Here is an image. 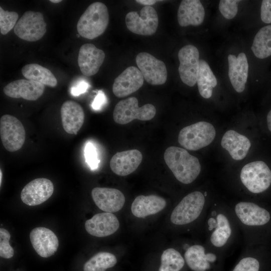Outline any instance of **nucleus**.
<instances>
[{"label": "nucleus", "instance_id": "nucleus-43", "mask_svg": "<svg viewBox=\"0 0 271 271\" xmlns=\"http://www.w3.org/2000/svg\"><path fill=\"white\" fill-rule=\"evenodd\" d=\"M50 2L53 3H59L62 2V0H50Z\"/></svg>", "mask_w": 271, "mask_h": 271}, {"label": "nucleus", "instance_id": "nucleus-41", "mask_svg": "<svg viewBox=\"0 0 271 271\" xmlns=\"http://www.w3.org/2000/svg\"><path fill=\"white\" fill-rule=\"evenodd\" d=\"M159 1H155V0H137L136 1V2L144 5L145 6H151L152 5H154L156 2H159Z\"/></svg>", "mask_w": 271, "mask_h": 271}, {"label": "nucleus", "instance_id": "nucleus-36", "mask_svg": "<svg viewBox=\"0 0 271 271\" xmlns=\"http://www.w3.org/2000/svg\"><path fill=\"white\" fill-rule=\"evenodd\" d=\"M260 264L254 257L246 256L242 258L232 271H259Z\"/></svg>", "mask_w": 271, "mask_h": 271}, {"label": "nucleus", "instance_id": "nucleus-2", "mask_svg": "<svg viewBox=\"0 0 271 271\" xmlns=\"http://www.w3.org/2000/svg\"><path fill=\"white\" fill-rule=\"evenodd\" d=\"M164 158L175 177L183 184L192 183L200 173L201 165L198 159L183 148L168 147L164 153Z\"/></svg>", "mask_w": 271, "mask_h": 271}, {"label": "nucleus", "instance_id": "nucleus-37", "mask_svg": "<svg viewBox=\"0 0 271 271\" xmlns=\"http://www.w3.org/2000/svg\"><path fill=\"white\" fill-rule=\"evenodd\" d=\"M85 157L86 162L91 169L95 170L98 167L99 161L97 158L96 149L91 143H88L86 145Z\"/></svg>", "mask_w": 271, "mask_h": 271}, {"label": "nucleus", "instance_id": "nucleus-33", "mask_svg": "<svg viewBox=\"0 0 271 271\" xmlns=\"http://www.w3.org/2000/svg\"><path fill=\"white\" fill-rule=\"evenodd\" d=\"M19 15L15 12L4 10L0 7V32L2 35L7 34L17 24Z\"/></svg>", "mask_w": 271, "mask_h": 271}, {"label": "nucleus", "instance_id": "nucleus-7", "mask_svg": "<svg viewBox=\"0 0 271 271\" xmlns=\"http://www.w3.org/2000/svg\"><path fill=\"white\" fill-rule=\"evenodd\" d=\"M240 180L248 192L259 194L266 191L271 184V170L265 162L253 161L241 169Z\"/></svg>", "mask_w": 271, "mask_h": 271}, {"label": "nucleus", "instance_id": "nucleus-42", "mask_svg": "<svg viewBox=\"0 0 271 271\" xmlns=\"http://www.w3.org/2000/svg\"><path fill=\"white\" fill-rule=\"evenodd\" d=\"M267 125L269 130L271 132V109L269 111L266 116Z\"/></svg>", "mask_w": 271, "mask_h": 271}, {"label": "nucleus", "instance_id": "nucleus-28", "mask_svg": "<svg viewBox=\"0 0 271 271\" xmlns=\"http://www.w3.org/2000/svg\"><path fill=\"white\" fill-rule=\"evenodd\" d=\"M21 72L28 80L39 82L51 87H55L57 85V79L51 71L39 64H27L22 68Z\"/></svg>", "mask_w": 271, "mask_h": 271}, {"label": "nucleus", "instance_id": "nucleus-15", "mask_svg": "<svg viewBox=\"0 0 271 271\" xmlns=\"http://www.w3.org/2000/svg\"><path fill=\"white\" fill-rule=\"evenodd\" d=\"M54 192L53 184L49 179L40 178L28 183L22 189L21 198L29 206L40 205L47 200Z\"/></svg>", "mask_w": 271, "mask_h": 271}, {"label": "nucleus", "instance_id": "nucleus-35", "mask_svg": "<svg viewBox=\"0 0 271 271\" xmlns=\"http://www.w3.org/2000/svg\"><path fill=\"white\" fill-rule=\"evenodd\" d=\"M240 2L237 0H221L219 2V10L225 18L232 19L237 13V5Z\"/></svg>", "mask_w": 271, "mask_h": 271}, {"label": "nucleus", "instance_id": "nucleus-1", "mask_svg": "<svg viewBox=\"0 0 271 271\" xmlns=\"http://www.w3.org/2000/svg\"><path fill=\"white\" fill-rule=\"evenodd\" d=\"M206 215V244L217 251L228 248L239 227L231 207L215 203L209 206Z\"/></svg>", "mask_w": 271, "mask_h": 271}, {"label": "nucleus", "instance_id": "nucleus-38", "mask_svg": "<svg viewBox=\"0 0 271 271\" xmlns=\"http://www.w3.org/2000/svg\"><path fill=\"white\" fill-rule=\"evenodd\" d=\"M260 17L264 24H271V0H263L261 2Z\"/></svg>", "mask_w": 271, "mask_h": 271}, {"label": "nucleus", "instance_id": "nucleus-22", "mask_svg": "<svg viewBox=\"0 0 271 271\" xmlns=\"http://www.w3.org/2000/svg\"><path fill=\"white\" fill-rule=\"evenodd\" d=\"M143 155L138 150L116 153L111 158L110 167L115 174L125 176L136 170L142 162Z\"/></svg>", "mask_w": 271, "mask_h": 271}, {"label": "nucleus", "instance_id": "nucleus-24", "mask_svg": "<svg viewBox=\"0 0 271 271\" xmlns=\"http://www.w3.org/2000/svg\"><path fill=\"white\" fill-rule=\"evenodd\" d=\"M63 127L69 134H77L84 120V112L82 106L72 100L64 102L61 107Z\"/></svg>", "mask_w": 271, "mask_h": 271}, {"label": "nucleus", "instance_id": "nucleus-9", "mask_svg": "<svg viewBox=\"0 0 271 271\" xmlns=\"http://www.w3.org/2000/svg\"><path fill=\"white\" fill-rule=\"evenodd\" d=\"M46 26L41 13L28 11L18 20L14 31L20 39L35 42L42 38L45 34Z\"/></svg>", "mask_w": 271, "mask_h": 271}, {"label": "nucleus", "instance_id": "nucleus-8", "mask_svg": "<svg viewBox=\"0 0 271 271\" xmlns=\"http://www.w3.org/2000/svg\"><path fill=\"white\" fill-rule=\"evenodd\" d=\"M156 109L152 104L138 106V100L131 97L119 101L115 106L113 112L114 121L120 124H125L135 119L149 120L155 115Z\"/></svg>", "mask_w": 271, "mask_h": 271}, {"label": "nucleus", "instance_id": "nucleus-18", "mask_svg": "<svg viewBox=\"0 0 271 271\" xmlns=\"http://www.w3.org/2000/svg\"><path fill=\"white\" fill-rule=\"evenodd\" d=\"M104 58L103 51L94 45L86 43L82 45L78 53V64L82 74L89 77L96 74Z\"/></svg>", "mask_w": 271, "mask_h": 271}, {"label": "nucleus", "instance_id": "nucleus-40", "mask_svg": "<svg viewBox=\"0 0 271 271\" xmlns=\"http://www.w3.org/2000/svg\"><path fill=\"white\" fill-rule=\"evenodd\" d=\"M107 99L105 95L100 90L95 97L92 104V108L96 110H99L106 102Z\"/></svg>", "mask_w": 271, "mask_h": 271}, {"label": "nucleus", "instance_id": "nucleus-11", "mask_svg": "<svg viewBox=\"0 0 271 271\" xmlns=\"http://www.w3.org/2000/svg\"><path fill=\"white\" fill-rule=\"evenodd\" d=\"M127 28L132 33L143 36H151L157 31L159 24L157 13L150 6L144 7L140 14L134 11L128 13L125 16Z\"/></svg>", "mask_w": 271, "mask_h": 271}, {"label": "nucleus", "instance_id": "nucleus-31", "mask_svg": "<svg viewBox=\"0 0 271 271\" xmlns=\"http://www.w3.org/2000/svg\"><path fill=\"white\" fill-rule=\"evenodd\" d=\"M117 262L114 255L107 252H100L90 258L83 266L84 271H105Z\"/></svg>", "mask_w": 271, "mask_h": 271}, {"label": "nucleus", "instance_id": "nucleus-10", "mask_svg": "<svg viewBox=\"0 0 271 271\" xmlns=\"http://www.w3.org/2000/svg\"><path fill=\"white\" fill-rule=\"evenodd\" d=\"M0 136L5 148L9 152L19 150L26 139V131L22 123L16 117L5 114L0 119Z\"/></svg>", "mask_w": 271, "mask_h": 271}, {"label": "nucleus", "instance_id": "nucleus-13", "mask_svg": "<svg viewBox=\"0 0 271 271\" xmlns=\"http://www.w3.org/2000/svg\"><path fill=\"white\" fill-rule=\"evenodd\" d=\"M179 73L182 82L189 86H193L197 82L199 69V53L198 49L192 45H186L178 52Z\"/></svg>", "mask_w": 271, "mask_h": 271}, {"label": "nucleus", "instance_id": "nucleus-16", "mask_svg": "<svg viewBox=\"0 0 271 271\" xmlns=\"http://www.w3.org/2000/svg\"><path fill=\"white\" fill-rule=\"evenodd\" d=\"M144 79L139 68L129 66L114 79L113 93L117 97H125L139 89L144 84Z\"/></svg>", "mask_w": 271, "mask_h": 271}, {"label": "nucleus", "instance_id": "nucleus-17", "mask_svg": "<svg viewBox=\"0 0 271 271\" xmlns=\"http://www.w3.org/2000/svg\"><path fill=\"white\" fill-rule=\"evenodd\" d=\"M45 90V85L28 79H18L8 83L3 89L7 96L14 98H22L35 101L39 98Z\"/></svg>", "mask_w": 271, "mask_h": 271}, {"label": "nucleus", "instance_id": "nucleus-3", "mask_svg": "<svg viewBox=\"0 0 271 271\" xmlns=\"http://www.w3.org/2000/svg\"><path fill=\"white\" fill-rule=\"evenodd\" d=\"M207 193L196 191L185 196L173 210L170 220L176 225L192 223L206 213L210 205L207 204Z\"/></svg>", "mask_w": 271, "mask_h": 271}, {"label": "nucleus", "instance_id": "nucleus-34", "mask_svg": "<svg viewBox=\"0 0 271 271\" xmlns=\"http://www.w3.org/2000/svg\"><path fill=\"white\" fill-rule=\"evenodd\" d=\"M11 238L10 232L5 228L0 229V256L5 258H10L14 254V250L9 243Z\"/></svg>", "mask_w": 271, "mask_h": 271}, {"label": "nucleus", "instance_id": "nucleus-30", "mask_svg": "<svg viewBox=\"0 0 271 271\" xmlns=\"http://www.w3.org/2000/svg\"><path fill=\"white\" fill-rule=\"evenodd\" d=\"M251 49L254 56L259 59L271 56V25L263 26L258 30Z\"/></svg>", "mask_w": 271, "mask_h": 271}, {"label": "nucleus", "instance_id": "nucleus-32", "mask_svg": "<svg viewBox=\"0 0 271 271\" xmlns=\"http://www.w3.org/2000/svg\"><path fill=\"white\" fill-rule=\"evenodd\" d=\"M159 271H180L185 264V259L173 248L165 250L161 255Z\"/></svg>", "mask_w": 271, "mask_h": 271}, {"label": "nucleus", "instance_id": "nucleus-27", "mask_svg": "<svg viewBox=\"0 0 271 271\" xmlns=\"http://www.w3.org/2000/svg\"><path fill=\"white\" fill-rule=\"evenodd\" d=\"M166 204L163 198L157 195H139L132 202L131 211L134 216L144 218L162 211Z\"/></svg>", "mask_w": 271, "mask_h": 271}, {"label": "nucleus", "instance_id": "nucleus-44", "mask_svg": "<svg viewBox=\"0 0 271 271\" xmlns=\"http://www.w3.org/2000/svg\"><path fill=\"white\" fill-rule=\"evenodd\" d=\"M2 172L1 170H0V185H1V183H2Z\"/></svg>", "mask_w": 271, "mask_h": 271}, {"label": "nucleus", "instance_id": "nucleus-19", "mask_svg": "<svg viewBox=\"0 0 271 271\" xmlns=\"http://www.w3.org/2000/svg\"><path fill=\"white\" fill-rule=\"evenodd\" d=\"M91 196L96 206L106 212H117L125 203L123 193L114 188H94L91 191Z\"/></svg>", "mask_w": 271, "mask_h": 271}, {"label": "nucleus", "instance_id": "nucleus-12", "mask_svg": "<svg viewBox=\"0 0 271 271\" xmlns=\"http://www.w3.org/2000/svg\"><path fill=\"white\" fill-rule=\"evenodd\" d=\"M136 61L144 78L153 85L164 84L167 78V70L165 63L152 55L141 52L136 58Z\"/></svg>", "mask_w": 271, "mask_h": 271}, {"label": "nucleus", "instance_id": "nucleus-39", "mask_svg": "<svg viewBox=\"0 0 271 271\" xmlns=\"http://www.w3.org/2000/svg\"><path fill=\"white\" fill-rule=\"evenodd\" d=\"M88 83L81 80L73 85L70 89V93L73 96H78L85 92L89 87Z\"/></svg>", "mask_w": 271, "mask_h": 271}, {"label": "nucleus", "instance_id": "nucleus-5", "mask_svg": "<svg viewBox=\"0 0 271 271\" xmlns=\"http://www.w3.org/2000/svg\"><path fill=\"white\" fill-rule=\"evenodd\" d=\"M230 207L245 238L252 229L267 224L271 218L268 211L253 202L240 201Z\"/></svg>", "mask_w": 271, "mask_h": 271}, {"label": "nucleus", "instance_id": "nucleus-21", "mask_svg": "<svg viewBox=\"0 0 271 271\" xmlns=\"http://www.w3.org/2000/svg\"><path fill=\"white\" fill-rule=\"evenodd\" d=\"M119 227V222L112 213L103 212L94 215L86 221L85 227L90 235L96 237H105L115 232Z\"/></svg>", "mask_w": 271, "mask_h": 271}, {"label": "nucleus", "instance_id": "nucleus-23", "mask_svg": "<svg viewBox=\"0 0 271 271\" xmlns=\"http://www.w3.org/2000/svg\"><path fill=\"white\" fill-rule=\"evenodd\" d=\"M228 76L235 90L241 93L244 90L248 72V64L246 55L240 53L237 57L228 56Z\"/></svg>", "mask_w": 271, "mask_h": 271}, {"label": "nucleus", "instance_id": "nucleus-26", "mask_svg": "<svg viewBox=\"0 0 271 271\" xmlns=\"http://www.w3.org/2000/svg\"><path fill=\"white\" fill-rule=\"evenodd\" d=\"M205 17L204 8L199 0L182 1L178 8L177 19L182 27L200 25Z\"/></svg>", "mask_w": 271, "mask_h": 271}, {"label": "nucleus", "instance_id": "nucleus-29", "mask_svg": "<svg viewBox=\"0 0 271 271\" xmlns=\"http://www.w3.org/2000/svg\"><path fill=\"white\" fill-rule=\"evenodd\" d=\"M197 83L200 95L206 99L211 97L213 89L217 84L216 78L209 65L203 59L199 61Z\"/></svg>", "mask_w": 271, "mask_h": 271}, {"label": "nucleus", "instance_id": "nucleus-25", "mask_svg": "<svg viewBox=\"0 0 271 271\" xmlns=\"http://www.w3.org/2000/svg\"><path fill=\"white\" fill-rule=\"evenodd\" d=\"M221 145L233 159L240 161L246 156L251 143L246 136L234 130H229L222 137Z\"/></svg>", "mask_w": 271, "mask_h": 271}, {"label": "nucleus", "instance_id": "nucleus-4", "mask_svg": "<svg viewBox=\"0 0 271 271\" xmlns=\"http://www.w3.org/2000/svg\"><path fill=\"white\" fill-rule=\"evenodd\" d=\"M109 14L105 5L95 2L89 5L80 17L77 30L81 37L92 40L102 35L109 23Z\"/></svg>", "mask_w": 271, "mask_h": 271}, {"label": "nucleus", "instance_id": "nucleus-6", "mask_svg": "<svg viewBox=\"0 0 271 271\" xmlns=\"http://www.w3.org/2000/svg\"><path fill=\"white\" fill-rule=\"evenodd\" d=\"M216 136L214 126L206 121H199L183 127L179 132L178 142L185 149L197 151L210 145Z\"/></svg>", "mask_w": 271, "mask_h": 271}, {"label": "nucleus", "instance_id": "nucleus-14", "mask_svg": "<svg viewBox=\"0 0 271 271\" xmlns=\"http://www.w3.org/2000/svg\"><path fill=\"white\" fill-rule=\"evenodd\" d=\"M185 247V260L193 271H208L217 260V251L207 244L187 245Z\"/></svg>", "mask_w": 271, "mask_h": 271}, {"label": "nucleus", "instance_id": "nucleus-20", "mask_svg": "<svg viewBox=\"0 0 271 271\" xmlns=\"http://www.w3.org/2000/svg\"><path fill=\"white\" fill-rule=\"evenodd\" d=\"M30 238L35 250L43 257L53 255L59 246L56 234L47 228L38 227L33 229L30 234Z\"/></svg>", "mask_w": 271, "mask_h": 271}]
</instances>
